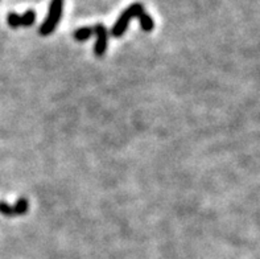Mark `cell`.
<instances>
[{"label":"cell","instance_id":"6da1fadb","mask_svg":"<svg viewBox=\"0 0 260 259\" xmlns=\"http://www.w3.org/2000/svg\"><path fill=\"white\" fill-rule=\"evenodd\" d=\"M144 12V6L141 3H134L131 4L130 7H127L126 10L120 14V16L118 17V20L115 21V24L111 28L110 33L113 37H119L123 36L126 33L127 28L130 25L131 20L135 19V17H139V15Z\"/></svg>","mask_w":260,"mask_h":259},{"label":"cell","instance_id":"7a4b0ae2","mask_svg":"<svg viewBox=\"0 0 260 259\" xmlns=\"http://www.w3.org/2000/svg\"><path fill=\"white\" fill-rule=\"evenodd\" d=\"M62 11H63V0H50L49 4V11L45 17V20L39 28V33L40 36H49L56 30L58 27V24L62 17Z\"/></svg>","mask_w":260,"mask_h":259},{"label":"cell","instance_id":"3957f363","mask_svg":"<svg viewBox=\"0 0 260 259\" xmlns=\"http://www.w3.org/2000/svg\"><path fill=\"white\" fill-rule=\"evenodd\" d=\"M94 33H95V44H94V54L97 57H103L104 53L108 48V30L103 24H97L94 27Z\"/></svg>","mask_w":260,"mask_h":259},{"label":"cell","instance_id":"277c9868","mask_svg":"<svg viewBox=\"0 0 260 259\" xmlns=\"http://www.w3.org/2000/svg\"><path fill=\"white\" fill-rule=\"evenodd\" d=\"M139 24H140L141 29L144 32H152L155 28V21H154V17L151 16L150 14H147L145 11H144L143 14L139 15Z\"/></svg>","mask_w":260,"mask_h":259},{"label":"cell","instance_id":"5b68a950","mask_svg":"<svg viewBox=\"0 0 260 259\" xmlns=\"http://www.w3.org/2000/svg\"><path fill=\"white\" fill-rule=\"evenodd\" d=\"M94 34V28L93 27H81L78 29H76V32L73 33V37L80 43H84L87 41Z\"/></svg>","mask_w":260,"mask_h":259},{"label":"cell","instance_id":"8992f818","mask_svg":"<svg viewBox=\"0 0 260 259\" xmlns=\"http://www.w3.org/2000/svg\"><path fill=\"white\" fill-rule=\"evenodd\" d=\"M28 209H29V202L25 197H20L17 199L16 204L14 205V212L16 215H24L28 213Z\"/></svg>","mask_w":260,"mask_h":259},{"label":"cell","instance_id":"52a82bcc","mask_svg":"<svg viewBox=\"0 0 260 259\" xmlns=\"http://www.w3.org/2000/svg\"><path fill=\"white\" fill-rule=\"evenodd\" d=\"M36 12L33 10H27L21 16V27H32L36 23Z\"/></svg>","mask_w":260,"mask_h":259},{"label":"cell","instance_id":"ba28073f","mask_svg":"<svg viewBox=\"0 0 260 259\" xmlns=\"http://www.w3.org/2000/svg\"><path fill=\"white\" fill-rule=\"evenodd\" d=\"M7 23L12 29H17L21 27V16L16 12H10L7 16Z\"/></svg>","mask_w":260,"mask_h":259},{"label":"cell","instance_id":"9c48e42d","mask_svg":"<svg viewBox=\"0 0 260 259\" xmlns=\"http://www.w3.org/2000/svg\"><path fill=\"white\" fill-rule=\"evenodd\" d=\"M0 213L6 217H15L16 215L14 212V206H11L6 201H0Z\"/></svg>","mask_w":260,"mask_h":259}]
</instances>
